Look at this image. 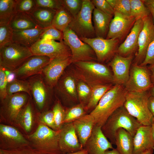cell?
<instances>
[{"mask_svg":"<svg viewBox=\"0 0 154 154\" xmlns=\"http://www.w3.org/2000/svg\"><path fill=\"white\" fill-rule=\"evenodd\" d=\"M136 19L114 12V18L110 22L106 39L123 38L133 25Z\"/></svg>","mask_w":154,"mask_h":154,"instance_id":"cell-19","label":"cell"},{"mask_svg":"<svg viewBox=\"0 0 154 154\" xmlns=\"http://www.w3.org/2000/svg\"><path fill=\"white\" fill-rule=\"evenodd\" d=\"M51 60L46 56L33 55L12 72L15 74L16 78L27 80L34 76L41 74Z\"/></svg>","mask_w":154,"mask_h":154,"instance_id":"cell-13","label":"cell"},{"mask_svg":"<svg viewBox=\"0 0 154 154\" xmlns=\"http://www.w3.org/2000/svg\"><path fill=\"white\" fill-rule=\"evenodd\" d=\"M133 154H140L154 146L151 126L141 125L133 137Z\"/></svg>","mask_w":154,"mask_h":154,"instance_id":"cell-23","label":"cell"},{"mask_svg":"<svg viewBox=\"0 0 154 154\" xmlns=\"http://www.w3.org/2000/svg\"><path fill=\"white\" fill-rule=\"evenodd\" d=\"M149 109L154 118V98L150 96L148 101Z\"/></svg>","mask_w":154,"mask_h":154,"instance_id":"cell-52","label":"cell"},{"mask_svg":"<svg viewBox=\"0 0 154 154\" xmlns=\"http://www.w3.org/2000/svg\"><path fill=\"white\" fill-rule=\"evenodd\" d=\"M36 7L35 0H16L17 12L30 14Z\"/></svg>","mask_w":154,"mask_h":154,"instance_id":"cell-43","label":"cell"},{"mask_svg":"<svg viewBox=\"0 0 154 154\" xmlns=\"http://www.w3.org/2000/svg\"><path fill=\"white\" fill-rule=\"evenodd\" d=\"M114 12L124 16L131 17V7L130 0H117L114 8Z\"/></svg>","mask_w":154,"mask_h":154,"instance_id":"cell-45","label":"cell"},{"mask_svg":"<svg viewBox=\"0 0 154 154\" xmlns=\"http://www.w3.org/2000/svg\"><path fill=\"white\" fill-rule=\"evenodd\" d=\"M27 80L31 86L32 97L38 108L42 110L46 105L52 89L46 85L41 74L34 76Z\"/></svg>","mask_w":154,"mask_h":154,"instance_id":"cell-21","label":"cell"},{"mask_svg":"<svg viewBox=\"0 0 154 154\" xmlns=\"http://www.w3.org/2000/svg\"><path fill=\"white\" fill-rule=\"evenodd\" d=\"M79 38L91 47L95 53L97 60L100 62H105L114 56L119 41L117 39L98 37Z\"/></svg>","mask_w":154,"mask_h":154,"instance_id":"cell-12","label":"cell"},{"mask_svg":"<svg viewBox=\"0 0 154 154\" xmlns=\"http://www.w3.org/2000/svg\"><path fill=\"white\" fill-rule=\"evenodd\" d=\"M143 1L149 11L154 23V0H144Z\"/></svg>","mask_w":154,"mask_h":154,"instance_id":"cell-51","label":"cell"},{"mask_svg":"<svg viewBox=\"0 0 154 154\" xmlns=\"http://www.w3.org/2000/svg\"><path fill=\"white\" fill-rule=\"evenodd\" d=\"M72 64L71 74L77 80L85 82L91 88L99 84L113 83V74L104 65L93 61Z\"/></svg>","mask_w":154,"mask_h":154,"instance_id":"cell-1","label":"cell"},{"mask_svg":"<svg viewBox=\"0 0 154 154\" xmlns=\"http://www.w3.org/2000/svg\"><path fill=\"white\" fill-rule=\"evenodd\" d=\"M63 40L70 48L73 63L79 61H93L97 60L92 48L82 41L68 27L63 32Z\"/></svg>","mask_w":154,"mask_h":154,"instance_id":"cell-9","label":"cell"},{"mask_svg":"<svg viewBox=\"0 0 154 154\" xmlns=\"http://www.w3.org/2000/svg\"><path fill=\"white\" fill-rule=\"evenodd\" d=\"M112 145L103 133L101 127L95 125L84 148L89 154H103L109 149L114 148Z\"/></svg>","mask_w":154,"mask_h":154,"instance_id":"cell-20","label":"cell"},{"mask_svg":"<svg viewBox=\"0 0 154 154\" xmlns=\"http://www.w3.org/2000/svg\"><path fill=\"white\" fill-rule=\"evenodd\" d=\"M72 123L79 141L84 148L95 125L94 119L90 114H86Z\"/></svg>","mask_w":154,"mask_h":154,"instance_id":"cell-25","label":"cell"},{"mask_svg":"<svg viewBox=\"0 0 154 154\" xmlns=\"http://www.w3.org/2000/svg\"><path fill=\"white\" fill-rule=\"evenodd\" d=\"M13 31L9 24H0V48L13 42Z\"/></svg>","mask_w":154,"mask_h":154,"instance_id":"cell-42","label":"cell"},{"mask_svg":"<svg viewBox=\"0 0 154 154\" xmlns=\"http://www.w3.org/2000/svg\"><path fill=\"white\" fill-rule=\"evenodd\" d=\"M116 148L120 154H133V137L127 131L120 128L115 135Z\"/></svg>","mask_w":154,"mask_h":154,"instance_id":"cell-29","label":"cell"},{"mask_svg":"<svg viewBox=\"0 0 154 154\" xmlns=\"http://www.w3.org/2000/svg\"><path fill=\"white\" fill-rule=\"evenodd\" d=\"M28 138L30 145L43 154H63L59 146V130H54L40 123Z\"/></svg>","mask_w":154,"mask_h":154,"instance_id":"cell-4","label":"cell"},{"mask_svg":"<svg viewBox=\"0 0 154 154\" xmlns=\"http://www.w3.org/2000/svg\"><path fill=\"white\" fill-rule=\"evenodd\" d=\"M57 130H59L63 125L65 110L58 101L56 102L52 109Z\"/></svg>","mask_w":154,"mask_h":154,"instance_id":"cell-40","label":"cell"},{"mask_svg":"<svg viewBox=\"0 0 154 154\" xmlns=\"http://www.w3.org/2000/svg\"><path fill=\"white\" fill-rule=\"evenodd\" d=\"M44 29L38 27L33 29L13 31V41L30 48L39 40Z\"/></svg>","mask_w":154,"mask_h":154,"instance_id":"cell-26","label":"cell"},{"mask_svg":"<svg viewBox=\"0 0 154 154\" xmlns=\"http://www.w3.org/2000/svg\"><path fill=\"white\" fill-rule=\"evenodd\" d=\"M7 91L8 95L22 92L27 93L32 97L31 86L27 79L16 78L12 82L8 83Z\"/></svg>","mask_w":154,"mask_h":154,"instance_id":"cell-35","label":"cell"},{"mask_svg":"<svg viewBox=\"0 0 154 154\" xmlns=\"http://www.w3.org/2000/svg\"><path fill=\"white\" fill-rule=\"evenodd\" d=\"M16 78L15 74L11 72L10 74L7 76V80L8 82H10Z\"/></svg>","mask_w":154,"mask_h":154,"instance_id":"cell-54","label":"cell"},{"mask_svg":"<svg viewBox=\"0 0 154 154\" xmlns=\"http://www.w3.org/2000/svg\"><path fill=\"white\" fill-rule=\"evenodd\" d=\"M153 148H151L144 151L140 154H153Z\"/></svg>","mask_w":154,"mask_h":154,"instance_id":"cell-58","label":"cell"},{"mask_svg":"<svg viewBox=\"0 0 154 154\" xmlns=\"http://www.w3.org/2000/svg\"><path fill=\"white\" fill-rule=\"evenodd\" d=\"M143 20V27L139 35L138 51L134 63L139 65L143 61L149 46L154 37V23L151 15Z\"/></svg>","mask_w":154,"mask_h":154,"instance_id":"cell-17","label":"cell"},{"mask_svg":"<svg viewBox=\"0 0 154 154\" xmlns=\"http://www.w3.org/2000/svg\"><path fill=\"white\" fill-rule=\"evenodd\" d=\"M131 7V17L136 19H143L151 15L150 12L145 5L143 0H130Z\"/></svg>","mask_w":154,"mask_h":154,"instance_id":"cell-36","label":"cell"},{"mask_svg":"<svg viewBox=\"0 0 154 154\" xmlns=\"http://www.w3.org/2000/svg\"><path fill=\"white\" fill-rule=\"evenodd\" d=\"M153 151H154V146L153 147Z\"/></svg>","mask_w":154,"mask_h":154,"instance_id":"cell-61","label":"cell"},{"mask_svg":"<svg viewBox=\"0 0 154 154\" xmlns=\"http://www.w3.org/2000/svg\"><path fill=\"white\" fill-rule=\"evenodd\" d=\"M110 5L114 9L117 0H106Z\"/></svg>","mask_w":154,"mask_h":154,"instance_id":"cell-57","label":"cell"},{"mask_svg":"<svg viewBox=\"0 0 154 154\" xmlns=\"http://www.w3.org/2000/svg\"><path fill=\"white\" fill-rule=\"evenodd\" d=\"M95 7L98 9L109 15L114 14V9L110 5L106 0H91Z\"/></svg>","mask_w":154,"mask_h":154,"instance_id":"cell-48","label":"cell"},{"mask_svg":"<svg viewBox=\"0 0 154 154\" xmlns=\"http://www.w3.org/2000/svg\"><path fill=\"white\" fill-rule=\"evenodd\" d=\"M72 63V57L51 59L41 74L46 85L51 89L54 88L66 68Z\"/></svg>","mask_w":154,"mask_h":154,"instance_id":"cell-14","label":"cell"},{"mask_svg":"<svg viewBox=\"0 0 154 154\" xmlns=\"http://www.w3.org/2000/svg\"><path fill=\"white\" fill-rule=\"evenodd\" d=\"M59 143L63 154L74 153L84 148L79 141L72 122L64 124L59 130Z\"/></svg>","mask_w":154,"mask_h":154,"instance_id":"cell-15","label":"cell"},{"mask_svg":"<svg viewBox=\"0 0 154 154\" xmlns=\"http://www.w3.org/2000/svg\"><path fill=\"white\" fill-rule=\"evenodd\" d=\"M30 49L33 55L46 56L51 59L72 57L70 50L63 40H39Z\"/></svg>","mask_w":154,"mask_h":154,"instance_id":"cell-10","label":"cell"},{"mask_svg":"<svg viewBox=\"0 0 154 154\" xmlns=\"http://www.w3.org/2000/svg\"><path fill=\"white\" fill-rule=\"evenodd\" d=\"M133 56L124 57L117 54L110 63L113 71V83L124 86L129 76Z\"/></svg>","mask_w":154,"mask_h":154,"instance_id":"cell-18","label":"cell"},{"mask_svg":"<svg viewBox=\"0 0 154 154\" xmlns=\"http://www.w3.org/2000/svg\"><path fill=\"white\" fill-rule=\"evenodd\" d=\"M66 154H89V153L87 151L85 148H84L81 150L74 153Z\"/></svg>","mask_w":154,"mask_h":154,"instance_id":"cell-56","label":"cell"},{"mask_svg":"<svg viewBox=\"0 0 154 154\" xmlns=\"http://www.w3.org/2000/svg\"><path fill=\"white\" fill-rule=\"evenodd\" d=\"M29 145L28 140L15 128L12 126L0 124V149H13Z\"/></svg>","mask_w":154,"mask_h":154,"instance_id":"cell-16","label":"cell"},{"mask_svg":"<svg viewBox=\"0 0 154 154\" xmlns=\"http://www.w3.org/2000/svg\"><path fill=\"white\" fill-rule=\"evenodd\" d=\"M113 86L112 84H100L94 86L92 88L90 97L87 104L85 106L86 111L92 110L97 106L104 94Z\"/></svg>","mask_w":154,"mask_h":154,"instance_id":"cell-32","label":"cell"},{"mask_svg":"<svg viewBox=\"0 0 154 154\" xmlns=\"http://www.w3.org/2000/svg\"><path fill=\"white\" fill-rule=\"evenodd\" d=\"M150 96L149 91L127 92L126 95L124 107L142 125L151 126L154 120L148 106Z\"/></svg>","mask_w":154,"mask_h":154,"instance_id":"cell-5","label":"cell"},{"mask_svg":"<svg viewBox=\"0 0 154 154\" xmlns=\"http://www.w3.org/2000/svg\"><path fill=\"white\" fill-rule=\"evenodd\" d=\"M154 65V37L149 46L145 58L140 65L141 66Z\"/></svg>","mask_w":154,"mask_h":154,"instance_id":"cell-50","label":"cell"},{"mask_svg":"<svg viewBox=\"0 0 154 154\" xmlns=\"http://www.w3.org/2000/svg\"><path fill=\"white\" fill-rule=\"evenodd\" d=\"M151 132L153 140L154 141V120L151 125Z\"/></svg>","mask_w":154,"mask_h":154,"instance_id":"cell-59","label":"cell"},{"mask_svg":"<svg viewBox=\"0 0 154 154\" xmlns=\"http://www.w3.org/2000/svg\"><path fill=\"white\" fill-rule=\"evenodd\" d=\"M73 17L62 5L56 10L52 23V25L63 32L68 27Z\"/></svg>","mask_w":154,"mask_h":154,"instance_id":"cell-33","label":"cell"},{"mask_svg":"<svg viewBox=\"0 0 154 154\" xmlns=\"http://www.w3.org/2000/svg\"><path fill=\"white\" fill-rule=\"evenodd\" d=\"M85 106L80 103L74 106L65 111L63 124L72 122L82 116L86 114Z\"/></svg>","mask_w":154,"mask_h":154,"instance_id":"cell-37","label":"cell"},{"mask_svg":"<svg viewBox=\"0 0 154 154\" xmlns=\"http://www.w3.org/2000/svg\"><path fill=\"white\" fill-rule=\"evenodd\" d=\"M64 72L54 88L62 98L76 100L78 98L76 80L72 74Z\"/></svg>","mask_w":154,"mask_h":154,"instance_id":"cell-24","label":"cell"},{"mask_svg":"<svg viewBox=\"0 0 154 154\" xmlns=\"http://www.w3.org/2000/svg\"><path fill=\"white\" fill-rule=\"evenodd\" d=\"M103 154H120L116 149L113 148L111 150H108L105 151Z\"/></svg>","mask_w":154,"mask_h":154,"instance_id":"cell-55","label":"cell"},{"mask_svg":"<svg viewBox=\"0 0 154 154\" xmlns=\"http://www.w3.org/2000/svg\"><path fill=\"white\" fill-rule=\"evenodd\" d=\"M92 15L96 37L106 38L112 16L95 8L93 10Z\"/></svg>","mask_w":154,"mask_h":154,"instance_id":"cell-27","label":"cell"},{"mask_svg":"<svg viewBox=\"0 0 154 154\" xmlns=\"http://www.w3.org/2000/svg\"><path fill=\"white\" fill-rule=\"evenodd\" d=\"M151 96L154 98V85L149 91Z\"/></svg>","mask_w":154,"mask_h":154,"instance_id":"cell-60","label":"cell"},{"mask_svg":"<svg viewBox=\"0 0 154 154\" xmlns=\"http://www.w3.org/2000/svg\"><path fill=\"white\" fill-rule=\"evenodd\" d=\"M16 0H0V24H9L16 13Z\"/></svg>","mask_w":154,"mask_h":154,"instance_id":"cell-34","label":"cell"},{"mask_svg":"<svg viewBox=\"0 0 154 154\" xmlns=\"http://www.w3.org/2000/svg\"><path fill=\"white\" fill-rule=\"evenodd\" d=\"M95 7L90 0H83L80 11L73 18L68 27L79 38L96 37L92 21V15Z\"/></svg>","mask_w":154,"mask_h":154,"instance_id":"cell-7","label":"cell"},{"mask_svg":"<svg viewBox=\"0 0 154 154\" xmlns=\"http://www.w3.org/2000/svg\"><path fill=\"white\" fill-rule=\"evenodd\" d=\"M5 68L0 64V99L3 100L8 95L7 88L8 83Z\"/></svg>","mask_w":154,"mask_h":154,"instance_id":"cell-47","label":"cell"},{"mask_svg":"<svg viewBox=\"0 0 154 154\" xmlns=\"http://www.w3.org/2000/svg\"><path fill=\"white\" fill-rule=\"evenodd\" d=\"M141 125L123 106L117 109L109 117L101 129L106 137L112 144L115 145V135L118 129L123 128L133 137Z\"/></svg>","mask_w":154,"mask_h":154,"instance_id":"cell-3","label":"cell"},{"mask_svg":"<svg viewBox=\"0 0 154 154\" xmlns=\"http://www.w3.org/2000/svg\"><path fill=\"white\" fill-rule=\"evenodd\" d=\"M143 26V19H136L125 40L118 47L116 53L124 57L133 56L138 49V39Z\"/></svg>","mask_w":154,"mask_h":154,"instance_id":"cell-22","label":"cell"},{"mask_svg":"<svg viewBox=\"0 0 154 154\" xmlns=\"http://www.w3.org/2000/svg\"><path fill=\"white\" fill-rule=\"evenodd\" d=\"M63 32L52 25L45 29L41 35L39 40H58L60 41L63 40Z\"/></svg>","mask_w":154,"mask_h":154,"instance_id":"cell-39","label":"cell"},{"mask_svg":"<svg viewBox=\"0 0 154 154\" xmlns=\"http://www.w3.org/2000/svg\"><path fill=\"white\" fill-rule=\"evenodd\" d=\"M127 92L124 86L116 84L104 94L89 114L95 125L102 127L115 111L123 106Z\"/></svg>","mask_w":154,"mask_h":154,"instance_id":"cell-2","label":"cell"},{"mask_svg":"<svg viewBox=\"0 0 154 154\" xmlns=\"http://www.w3.org/2000/svg\"><path fill=\"white\" fill-rule=\"evenodd\" d=\"M148 67L151 72V81L154 85V65H149Z\"/></svg>","mask_w":154,"mask_h":154,"instance_id":"cell-53","label":"cell"},{"mask_svg":"<svg viewBox=\"0 0 154 154\" xmlns=\"http://www.w3.org/2000/svg\"><path fill=\"white\" fill-rule=\"evenodd\" d=\"M56 10L37 7L30 14H27L38 26L45 29L52 26Z\"/></svg>","mask_w":154,"mask_h":154,"instance_id":"cell-28","label":"cell"},{"mask_svg":"<svg viewBox=\"0 0 154 154\" xmlns=\"http://www.w3.org/2000/svg\"><path fill=\"white\" fill-rule=\"evenodd\" d=\"M0 154H43L30 145L18 148L3 149H0Z\"/></svg>","mask_w":154,"mask_h":154,"instance_id":"cell-44","label":"cell"},{"mask_svg":"<svg viewBox=\"0 0 154 154\" xmlns=\"http://www.w3.org/2000/svg\"><path fill=\"white\" fill-rule=\"evenodd\" d=\"M37 7L57 10L62 6L61 0H35Z\"/></svg>","mask_w":154,"mask_h":154,"instance_id":"cell-49","label":"cell"},{"mask_svg":"<svg viewBox=\"0 0 154 154\" xmlns=\"http://www.w3.org/2000/svg\"><path fill=\"white\" fill-rule=\"evenodd\" d=\"M30 97L25 92L7 95L1 101L0 117L6 123L18 125L20 113Z\"/></svg>","mask_w":154,"mask_h":154,"instance_id":"cell-8","label":"cell"},{"mask_svg":"<svg viewBox=\"0 0 154 154\" xmlns=\"http://www.w3.org/2000/svg\"><path fill=\"white\" fill-rule=\"evenodd\" d=\"M146 66L134 63L132 64L130 69L128 79L124 86L127 92L149 91L153 86L150 70Z\"/></svg>","mask_w":154,"mask_h":154,"instance_id":"cell-11","label":"cell"},{"mask_svg":"<svg viewBox=\"0 0 154 154\" xmlns=\"http://www.w3.org/2000/svg\"><path fill=\"white\" fill-rule=\"evenodd\" d=\"M77 81H78L77 82L78 97L80 103L84 105L86 103L87 104L89 100L91 94L92 88L85 82L80 80Z\"/></svg>","mask_w":154,"mask_h":154,"instance_id":"cell-38","label":"cell"},{"mask_svg":"<svg viewBox=\"0 0 154 154\" xmlns=\"http://www.w3.org/2000/svg\"><path fill=\"white\" fill-rule=\"evenodd\" d=\"M33 55L30 48L12 42L0 48V64L12 72Z\"/></svg>","mask_w":154,"mask_h":154,"instance_id":"cell-6","label":"cell"},{"mask_svg":"<svg viewBox=\"0 0 154 154\" xmlns=\"http://www.w3.org/2000/svg\"><path fill=\"white\" fill-rule=\"evenodd\" d=\"M31 98L30 97L21 110L18 121V125L27 132L31 130L33 123V110Z\"/></svg>","mask_w":154,"mask_h":154,"instance_id":"cell-31","label":"cell"},{"mask_svg":"<svg viewBox=\"0 0 154 154\" xmlns=\"http://www.w3.org/2000/svg\"><path fill=\"white\" fill-rule=\"evenodd\" d=\"M13 31L23 30L38 27L28 14L16 12L9 23Z\"/></svg>","mask_w":154,"mask_h":154,"instance_id":"cell-30","label":"cell"},{"mask_svg":"<svg viewBox=\"0 0 154 154\" xmlns=\"http://www.w3.org/2000/svg\"><path fill=\"white\" fill-rule=\"evenodd\" d=\"M40 121L43 123L54 130H57L54 114L52 110L45 111L40 116Z\"/></svg>","mask_w":154,"mask_h":154,"instance_id":"cell-46","label":"cell"},{"mask_svg":"<svg viewBox=\"0 0 154 154\" xmlns=\"http://www.w3.org/2000/svg\"><path fill=\"white\" fill-rule=\"evenodd\" d=\"M62 5L64 7L73 17L80 11L83 0H61Z\"/></svg>","mask_w":154,"mask_h":154,"instance_id":"cell-41","label":"cell"}]
</instances>
